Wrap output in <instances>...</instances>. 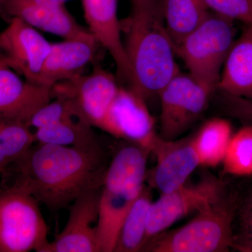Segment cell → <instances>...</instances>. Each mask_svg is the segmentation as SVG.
<instances>
[{
    "mask_svg": "<svg viewBox=\"0 0 252 252\" xmlns=\"http://www.w3.org/2000/svg\"><path fill=\"white\" fill-rule=\"evenodd\" d=\"M75 119H78L77 114L72 102L64 97H57L36 110L28 121V126L36 130Z\"/></svg>",
    "mask_w": 252,
    "mask_h": 252,
    "instance_id": "cell-25",
    "label": "cell"
},
{
    "mask_svg": "<svg viewBox=\"0 0 252 252\" xmlns=\"http://www.w3.org/2000/svg\"><path fill=\"white\" fill-rule=\"evenodd\" d=\"M99 143L87 147L35 142L0 175V188L21 189L52 212L101 188L108 166Z\"/></svg>",
    "mask_w": 252,
    "mask_h": 252,
    "instance_id": "cell-1",
    "label": "cell"
},
{
    "mask_svg": "<svg viewBox=\"0 0 252 252\" xmlns=\"http://www.w3.org/2000/svg\"><path fill=\"white\" fill-rule=\"evenodd\" d=\"M235 220L238 228L234 232L233 250L252 252V190L239 199Z\"/></svg>",
    "mask_w": 252,
    "mask_h": 252,
    "instance_id": "cell-26",
    "label": "cell"
},
{
    "mask_svg": "<svg viewBox=\"0 0 252 252\" xmlns=\"http://www.w3.org/2000/svg\"><path fill=\"white\" fill-rule=\"evenodd\" d=\"M92 126L75 119L34 130L36 142L64 147H87L100 143Z\"/></svg>",
    "mask_w": 252,
    "mask_h": 252,
    "instance_id": "cell-22",
    "label": "cell"
},
{
    "mask_svg": "<svg viewBox=\"0 0 252 252\" xmlns=\"http://www.w3.org/2000/svg\"><path fill=\"white\" fill-rule=\"evenodd\" d=\"M217 103L226 115L237 119L244 125L252 126V98L238 97L216 89Z\"/></svg>",
    "mask_w": 252,
    "mask_h": 252,
    "instance_id": "cell-28",
    "label": "cell"
},
{
    "mask_svg": "<svg viewBox=\"0 0 252 252\" xmlns=\"http://www.w3.org/2000/svg\"><path fill=\"white\" fill-rule=\"evenodd\" d=\"M160 8L175 49L210 13L203 0H162Z\"/></svg>",
    "mask_w": 252,
    "mask_h": 252,
    "instance_id": "cell-19",
    "label": "cell"
},
{
    "mask_svg": "<svg viewBox=\"0 0 252 252\" xmlns=\"http://www.w3.org/2000/svg\"><path fill=\"white\" fill-rule=\"evenodd\" d=\"M142 1V0H131V2H135V1Z\"/></svg>",
    "mask_w": 252,
    "mask_h": 252,
    "instance_id": "cell-29",
    "label": "cell"
},
{
    "mask_svg": "<svg viewBox=\"0 0 252 252\" xmlns=\"http://www.w3.org/2000/svg\"><path fill=\"white\" fill-rule=\"evenodd\" d=\"M215 90L195 80L190 74L179 72L158 94L159 137L175 140L183 135L201 117Z\"/></svg>",
    "mask_w": 252,
    "mask_h": 252,
    "instance_id": "cell-7",
    "label": "cell"
},
{
    "mask_svg": "<svg viewBox=\"0 0 252 252\" xmlns=\"http://www.w3.org/2000/svg\"><path fill=\"white\" fill-rule=\"evenodd\" d=\"M34 132L25 122L0 117V175L35 143Z\"/></svg>",
    "mask_w": 252,
    "mask_h": 252,
    "instance_id": "cell-23",
    "label": "cell"
},
{
    "mask_svg": "<svg viewBox=\"0 0 252 252\" xmlns=\"http://www.w3.org/2000/svg\"><path fill=\"white\" fill-rule=\"evenodd\" d=\"M1 9L35 29L64 39L93 35L81 26L60 0H1Z\"/></svg>",
    "mask_w": 252,
    "mask_h": 252,
    "instance_id": "cell-15",
    "label": "cell"
},
{
    "mask_svg": "<svg viewBox=\"0 0 252 252\" xmlns=\"http://www.w3.org/2000/svg\"><path fill=\"white\" fill-rule=\"evenodd\" d=\"M226 193L223 182L207 177L194 185L186 184L174 191L161 194L149 207L144 248L149 240L165 232L177 220L192 212L197 213Z\"/></svg>",
    "mask_w": 252,
    "mask_h": 252,
    "instance_id": "cell-8",
    "label": "cell"
},
{
    "mask_svg": "<svg viewBox=\"0 0 252 252\" xmlns=\"http://www.w3.org/2000/svg\"><path fill=\"white\" fill-rule=\"evenodd\" d=\"M150 153L149 149L127 142L108 164L99 199L98 252H114L126 215L145 187Z\"/></svg>",
    "mask_w": 252,
    "mask_h": 252,
    "instance_id": "cell-3",
    "label": "cell"
},
{
    "mask_svg": "<svg viewBox=\"0 0 252 252\" xmlns=\"http://www.w3.org/2000/svg\"><path fill=\"white\" fill-rule=\"evenodd\" d=\"M235 36L233 21L210 13L176 46V54L183 60L195 80L216 89Z\"/></svg>",
    "mask_w": 252,
    "mask_h": 252,
    "instance_id": "cell-5",
    "label": "cell"
},
{
    "mask_svg": "<svg viewBox=\"0 0 252 252\" xmlns=\"http://www.w3.org/2000/svg\"><path fill=\"white\" fill-rule=\"evenodd\" d=\"M101 188L78 197L69 207V217L62 231L40 252H98L97 233Z\"/></svg>",
    "mask_w": 252,
    "mask_h": 252,
    "instance_id": "cell-12",
    "label": "cell"
},
{
    "mask_svg": "<svg viewBox=\"0 0 252 252\" xmlns=\"http://www.w3.org/2000/svg\"><path fill=\"white\" fill-rule=\"evenodd\" d=\"M152 153L157 158V165L152 171L147 172L146 181L161 194L183 187L194 170L200 166L191 137L165 140L158 135Z\"/></svg>",
    "mask_w": 252,
    "mask_h": 252,
    "instance_id": "cell-14",
    "label": "cell"
},
{
    "mask_svg": "<svg viewBox=\"0 0 252 252\" xmlns=\"http://www.w3.org/2000/svg\"><path fill=\"white\" fill-rule=\"evenodd\" d=\"M152 202L150 188L145 185L126 215L114 252L142 251L147 233V215Z\"/></svg>",
    "mask_w": 252,
    "mask_h": 252,
    "instance_id": "cell-21",
    "label": "cell"
},
{
    "mask_svg": "<svg viewBox=\"0 0 252 252\" xmlns=\"http://www.w3.org/2000/svg\"><path fill=\"white\" fill-rule=\"evenodd\" d=\"M1 0H0V9H1Z\"/></svg>",
    "mask_w": 252,
    "mask_h": 252,
    "instance_id": "cell-31",
    "label": "cell"
},
{
    "mask_svg": "<svg viewBox=\"0 0 252 252\" xmlns=\"http://www.w3.org/2000/svg\"><path fill=\"white\" fill-rule=\"evenodd\" d=\"M238 202V194L225 193L197 212L196 217L187 224L154 237L142 252H229L233 246Z\"/></svg>",
    "mask_w": 252,
    "mask_h": 252,
    "instance_id": "cell-4",
    "label": "cell"
},
{
    "mask_svg": "<svg viewBox=\"0 0 252 252\" xmlns=\"http://www.w3.org/2000/svg\"><path fill=\"white\" fill-rule=\"evenodd\" d=\"M60 1H63V2H64V1H67V0H60Z\"/></svg>",
    "mask_w": 252,
    "mask_h": 252,
    "instance_id": "cell-30",
    "label": "cell"
},
{
    "mask_svg": "<svg viewBox=\"0 0 252 252\" xmlns=\"http://www.w3.org/2000/svg\"><path fill=\"white\" fill-rule=\"evenodd\" d=\"M51 89L23 80L0 56V117L27 124L36 110L51 100Z\"/></svg>",
    "mask_w": 252,
    "mask_h": 252,
    "instance_id": "cell-16",
    "label": "cell"
},
{
    "mask_svg": "<svg viewBox=\"0 0 252 252\" xmlns=\"http://www.w3.org/2000/svg\"><path fill=\"white\" fill-rule=\"evenodd\" d=\"M82 4L89 31L112 56L119 84L133 89V73L122 41V23L118 18V0H82Z\"/></svg>",
    "mask_w": 252,
    "mask_h": 252,
    "instance_id": "cell-13",
    "label": "cell"
},
{
    "mask_svg": "<svg viewBox=\"0 0 252 252\" xmlns=\"http://www.w3.org/2000/svg\"><path fill=\"white\" fill-rule=\"evenodd\" d=\"M223 173L238 177L252 176V126L244 125L233 134L223 161Z\"/></svg>",
    "mask_w": 252,
    "mask_h": 252,
    "instance_id": "cell-24",
    "label": "cell"
},
{
    "mask_svg": "<svg viewBox=\"0 0 252 252\" xmlns=\"http://www.w3.org/2000/svg\"><path fill=\"white\" fill-rule=\"evenodd\" d=\"M51 43L35 28L18 18H11L0 33V51L4 59L26 80L36 84Z\"/></svg>",
    "mask_w": 252,
    "mask_h": 252,
    "instance_id": "cell-11",
    "label": "cell"
},
{
    "mask_svg": "<svg viewBox=\"0 0 252 252\" xmlns=\"http://www.w3.org/2000/svg\"><path fill=\"white\" fill-rule=\"evenodd\" d=\"M155 126L145 99L121 85L99 129L152 152L158 137Z\"/></svg>",
    "mask_w": 252,
    "mask_h": 252,
    "instance_id": "cell-10",
    "label": "cell"
},
{
    "mask_svg": "<svg viewBox=\"0 0 252 252\" xmlns=\"http://www.w3.org/2000/svg\"><path fill=\"white\" fill-rule=\"evenodd\" d=\"M120 86L112 74L97 67L89 75L81 74L55 84L51 95L69 99L78 119L99 128Z\"/></svg>",
    "mask_w": 252,
    "mask_h": 252,
    "instance_id": "cell-9",
    "label": "cell"
},
{
    "mask_svg": "<svg viewBox=\"0 0 252 252\" xmlns=\"http://www.w3.org/2000/svg\"><path fill=\"white\" fill-rule=\"evenodd\" d=\"M233 135L231 124L226 119L214 118L205 122L191 137L200 165L214 167L222 163Z\"/></svg>",
    "mask_w": 252,
    "mask_h": 252,
    "instance_id": "cell-20",
    "label": "cell"
},
{
    "mask_svg": "<svg viewBox=\"0 0 252 252\" xmlns=\"http://www.w3.org/2000/svg\"><path fill=\"white\" fill-rule=\"evenodd\" d=\"M252 98V27L245 26L225 60L217 89Z\"/></svg>",
    "mask_w": 252,
    "mask_h": 252,
    "instance_id": "cell-18",
    "label": "cell"
},
{
    "mask_svg": "<svg viewBox=\"0 0 252 252\" xmlns=\"http://www.w3.org/2000/svg\"><path fill=\"white\" fill-rule=\"evenodd\" d=\"M131 3L132 11L125 21L124 46L135 80L132 90L146 100L158 94L180 71L160 4L157 0Z\"/></svg>",
    "mask_w": 252,
    "mask_h": 252,
    "instance_id": "cell-2",
    "label": "cell"
},
{
    "mask_svg": "<svg viewBox=\"0 0 252 252\" xmlns=\"http://www.w3.org/2000/svg\"><path fill=\"white\" fill-rule=\"evenodd\" d=\"M209 10L252 27V0H203Z\"/></svg>",
    "mask_w": 252,
    "mask_h": 252,
    "instance_id": "cell-27",
    "label": "cell"
},
{
    "mask_svg": "<svg viewBox=\"0 0 252 252\" xmlns=\"http://www.w3.org/2000/svg\"><path fill=\"white\" fill-rule=\"evenodd\" d=\"M98 45L94 35L51 44L36 84L51 89L57 83L81 75L94 60Z\"/></svg>",
    "mask_w": 252,
    "mask_h": 252,
    "instance_id": "cell-17",
    "label": "cell"
},
{
    "mask_svg": "<svg viewBox=\"0 0 252 252\" xmlns=\"http://www.w3.org/2000/svg\"><path fill=\"white\" fill-rule=\"evenodd\" d=\"M49 228L39 202L21 189L0 188V252H40Z\"/></svg>",
    "mask_w": 252,
    "mask_h": 252,
    "instance_id": "cell-6",
    "label": "cell"
}]
</instances>
